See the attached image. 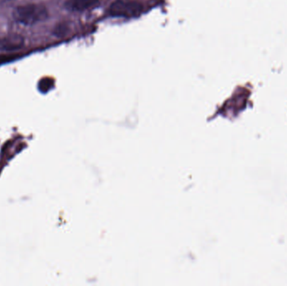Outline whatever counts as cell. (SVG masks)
Returning a JSON list of instances; mask_svg holds the SVG:
<instances>
[{
  "label": "cell",
  "instance_id": "cell-2",
  "mask_svg": "<svg viewBox=\"0 0 287 286\" xmlns=\"http://www.w3.org/2000/svg\"><path fill=\"white\" fill-rule=\"evenodd\" d=\"M143 6L133 0H118L110 6L109 13L116 17L132 18L141 14Z\"/></svg>",
  "mask_w": 287,
  "mask_h": 286
},
{
  "label": "cell",
  "instance_id": "cell-5",
  "mask_svg": "<svg viewBox=\"0 0 287 286\" xmlns=\"http://www.w3.org/2000/svg\"><path fill=\"white\" fill-rule=\"evenodd\" d=\"M0 1H9V0H0Z\"/></svg>",
  "mask_w": 287,
  "mask_h": 286
},
{
  "label": "cell",
  "instance_id": "cell-1",
  "mask_svg": "<svg viewBox=\"0 0 287 286\" xmlns=\"http://www.w3.org/2000/svg\"><path fill=\"white\" fill-rule=\"evenodd\" d=\"M47 16V9L41 4L31 3L20 6L14 11V20L26 26H31L43 21Z\"/></svg>",
  "mask_w": 287,
  "mask_h": 286
},
{
  "label": "cell",
  "instance_id": "cell-3",
  "mask_svg": "<svg viewBox=\"0 0 287 286\" xmlns=\"http://www.w3.org/2000/svg\"><path fill=\"white\" fill-rule=\"evenodd\" d=\"M99 0H68L67 8L72 11L82 12L99 5Z\"/></svg>",
  "mask_w": 287,
  "mask_h": 286
},
{
  "label": "cell",
  "instance_id": "cell-4",
  "mask_svg": "<svg viewBox=\"0 0 287 286\" xmlns=\"http://www.w3.org/2000/svg\"><path fill=\"white\" fill-rule=\"evenodd\" d=\"M24 40L19 36H10L4 37L3 39H0V49L1 50H14L18 49L23 45Z\"/></svg>",
  "mask_w": 287,
  "mask_h": 286
}]
</instances>
